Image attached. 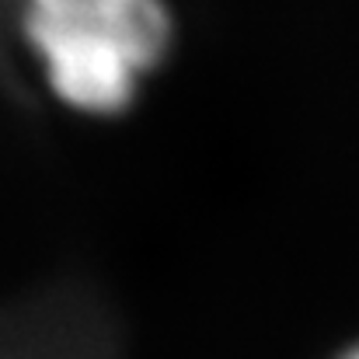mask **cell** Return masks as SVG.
<instances>
[{
	"label": "cell",
	"instance_id": "1",
	"mask_svg": "<svg viewBox=\"0 0 359 359\" xmlns=\"http://www.w3.org/2000/svg\"><path fill=\"white\" fill-rule=\"evenodd\" d=\"M21 21L49 88L91 116L122 112L171 42L161 0H25Z\"/></svg>",
	"mask_w": 359,
	"mask_h": 359
},
{
	"label": "cell",
	"instance_id": "2",
	"mask_svg": "<svg viewBox=\"0 0 359 359\" xmlns=\"http://www.w3.org/2000/svg\"><path fill=\"white\" fill-rule=\"evenodd\" d=\"M0 359H119V335L91 290L63 283L0 304Z\"/></svg>",
	"mask_w": 359,
	"mask_h": 359
},
{
	"label": "cell",
	"instance_id": "3",
	"mask_svg": "<svg viewBox=\"0 0 359 359\" xmlns=\"http://www.w3.org/2000/svg\"><path fill=\"white\" fill-rule=\"evenodd\" d=\"M342 359H359V346H356V349H353V353H346V356H342Z\"/></svg>",
	"mask_w": 359,
	"mask_h": 359
}]
</instances>
